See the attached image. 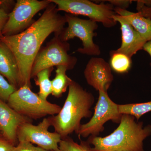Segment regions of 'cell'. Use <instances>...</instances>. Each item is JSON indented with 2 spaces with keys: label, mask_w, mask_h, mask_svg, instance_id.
Wrapping results in <instances>:
<instances>
[{
  "label": "cell",
  "mask_w": 151,
  "mask_h": 151,
  "mask_svg": "<svg viewBox=\"0 0 151 151\" xmlns=\"http://www.w3.org/2000/svg\"><path fill=\"white\" fill-rule=\"evenodd\" d=\"M58 12L56 5L51 3L41 16L22 32L0 36V40L12 50L17 62L19 88L25 85L31 87L32 67L41 45L51 33H60L64 29L65 17Z\"/></svg>",
  "instance_id": "cell-1"
},
{
  "label": "cell",
  "mask_w": 151,
  "mask_h": 151,
  "mask_svg": "<svg viewBox=\"0 0 151 151\" xmlns=\"http://www.w3.org/2000/svg\"><path fill=\"white\" fill-rule=\"evenodd\" d=\"M94 100L92 93L73 81L68 87L67 98L59 113L49 117L55 132L59 134L62 139L73 132L76 134L81 125V120L92 115L91 108Z\"/></svg>",
  "instance_id": "cell-2"
},
{
  "label": "cell",
  "mask_w": 151,
  "mask_h": 151,
  "mask_svg": "<svg viewBox=\"0 0 151 151\" xmlns=\"http://www.w3.org/2000/svg\"><path fill=\"white\" fill-rule=\"evenodd\" d=\"M119 127L108 136L92 137V151H144L143 142L151 135V125L144 127L134 116L122 114Z\"/></svg>",
  "instance_id": "cell-3"
},
{
  "label": "cell",
  "mask_w": 151,
  "mask_h": 151,
  "mask_svg": "<svg viewBox=\"0 0 151 151\" xmlns=\"http://www.w3.org/2000/svg\"><path fill=\"white\" fill-rule=\"evenodd\" d=\"M7 103L17 113L32 120L55 116L62 108L42 99L26 85L17 89L11 95Z\"/></svg>",
  "instance_id": "cell-4"
},
{
  "label": "cell",
  "mask_w": 151,
  "mask_h": 151,
  "mask_svg": "<svg viewBox=\"0 0 151 151\" xmlns=\"http://www.w3.org/2000/svg\"><path fill=\"white\" fill-rule=\"evenodd\" d=\"M58 34L54 33V37L40 50L32 64L31 78L35 77L40 71L53 66L63 65L68 70L75 67L77 58L68 54L70 44L61 40Z\"/></svg>",
  "instance_id": "cell-5"
},
{
  "label": "cell",
  "mask_w": 151,
  "mask_h": 151,
  "mask_svg": "<svg viewBox=\"0 0 151 151\" xmlns=\"http://www.w3.org/2000/svg\"><path fill=\"white\" fill-rule=\"evenodd\" d=\"M56 5L57 10L73 15H80L100 22L105 27L111 28L117 24L113 19L116 14L114 6L110 3L96 4L88 0H49Z\"/></svg>",
  "instance_id": "cell-6"
},
{
  "label": "cell",
  "mask_w": 151,
  "mask_h": 151,
  "mask_svg": "<svg viewBox=\"0 0 151 151\" xmlns=\"http://www.w3.org/2000/svg\"><path fill=\"white\" fill-rule=\"evenodd\" d=\"M64 16L68 27L58 34L60 39L63 41L67 42L74 38H78L83 45L77 49L78 52L88 55H100V47L93 41V38L97 35L95 31L98 27L97 22L89 19H81L70 14H65Z\"/></svg>",
  "instance_id": "cell-7"
},
{
  "label": "cell",
  "mask_w": 151,
  "mask_h": 151,
  "mask_svg": "<svg viewBox=\"0 0 151 151\" xmlns=\"http://www.w3.org/2000/svg\"><path fill=\"white\" fill-rule=\"evenodd\" d=\"M49 0H17L1 32L2 36L15 35L22 32L35 22L34 17L46 9Z\"/></svg>",
  "instance_id": "cell-8"
},
{
  "label": "cell",
  "mask_w": 151,
  "mask_h": 151,
  "mask_svg": "<svg viewBox=\"0 0 151 151\" xmlns=\"http://www.w3.org/2000/svg\"><path fill=\"white\" fill-rule=\"evenodd\" d=\"M98 101L94 115L89 122L81 124L76 134L83 137H96L104 129V125L108 121L120 123L122 114L119 113V105L113 102L108 92L99 91Z\"/></svg>",
  "instance_id": "cell-9"
},
{
  "label": "cell",
  "mask_w": 151,
  "mask_h": 151,
  "mask_svg": "<svg viewBox=\"0 0 151 151\" xmlns=\"http://www.w3.org/2000/svg\"><path fill=\"white\" fill-rule=\"evenodd\" d=\"M51 126L50 117L43 119L37 125L26 123L19 127L17 132L19 142H28L47 150L60 151L59 144L61 137L56 132H50Z\"/></svg>",
  "instance_id": "cell-10"
},
{
  "label": "cell",
  "mask_w": 151,
  "mask_h": 151,
  "mask_svg": "<svg viewBox=\"0 0 151 151\" xmlns=\"http://www.w3.org/2000/svg\"><path fill=\"white\" fill-rule=\"evenodd\" d=\"M110 64L103 58L92 57L84 70L87 84L98 91L108 92L114 77Z\"/></svg>",
  "instance_id": "cell-11"
},
{
  "label": "cell",
  "mask_w": 151,
  "mask_h": 151,
  "mask_svg": "<svg viewBox=\"0 0 151 151\" xmlns=\"http://www.w3.org/2000/svg\"><path fill=\"white\" fill-rule=\"evenodd\" d=\"M32 122V120L17 113L7 103L0 100V132L4 140L15 147L19 143L17 132L19 127Z\"/></svg>",
  "instance_id": "cell-12"
},
{
  "label": "cell",
  "mask_w": 151,
  "mask_h": 151,
  "mask_svg": "<svg viewBox=\"0 0 151 151\" xmlns=\"http://www.w3.org/2000/svg\"><path fill=\"white\" fill-rule=\"evenodd\" d=\"M113 19L120 23L122 35L121 46L115 51L124 53L132 58L138 51L143 49L147 41L123 17L116 14Z\"/></svg>",
  "instance_id": "cell-13"
},
{
  "label": "cell",
  "mask_w": 151,
  "mask_h": 151,
  "mask_svg": "<svg viewBox=\"0 0 151 151\" xmlns=\"http://www.w3.org/2000/svg\"><path fill=\"white\" fill-rule=\"evenodd\" d=\"M0 74L17 89L19 87L18 65L15 57L7 45L0 40Z\"/></svg>",
  "instance_id": "cell-14"
},
{
  "label": "cell",
  "mask_w": 151,
  "mask_h": 151,
  "mask_svg": "<svg viewBox=\"0 0 151 151\" xmlns=\"http://www.w3.org/2000/svg\"><path fill=\"white\" fill-rule=\"evenodd\" d=\"M117 14L123 17L146 41L151 40V19L139 12H133L127 9L114 8Z\"/></svg>",
  "instance_id": "cell-15"
},
{
  "label": "cell",
  "mask_w": 151,
  "mask_h": 151,
  "mask_svg": "<svg viewBox=\"0 0 151 151\" xmlns=\"http://www.w3.org/2000/svg\"><path fill=\"white\" fill-rule=\"evenodd\" d=\"M67 70V67L63 65L56 66L55 77L51 81L52 94L55 97H61L73 81L66 74Z\"/></svg>",
  "instance_id": "cell-16"
},
{
  "label": "cell",
  "mask_w": 151,
  "mask_h": 151,
  "mask_svg": "<svg viewBox=\"0 0 151 151\" xmlns=\"http://www.w3.org/2000/svg\"><path fill=\"white\" fill-rule=\"evenodd\" d=\"M53 69L52 67L44 69L40 71L35 76V84L39 86L38 95L44 100H47L49 95L52 93L51 81L49 78Z\"/></svg>",
  "instance_id": "cell-17"
},
{
  "label": "cell",
  "mask_w": 151,
  "mask_h": 151,
  "mask_svg": "<svg viewBox=\"0 0 151 151\" xmlns=\"http://www.w3.org/2000/svg\"><path fill=\"white\" fill-rule=\"evenodd\" d=\"M110 55V66L116 73H127L130 70L132 65V58L115 50L111 51Z\"/></svg>",
  "instance_id": "cell-18"
},
{
  "label": "cell",
  "mask_w": 151,
  "mask_h": 151,
  "mask_svg": "<svg viewBox=\"0 0 151 151\" xmlns=\"http://www.w3.org/2000/svg\"><path fill=\"white\" fill-rule=\"evenodd\" d=\"M119 113L134 116L138 120L144 114L151 111V101L146 103L119 105Z\"/></svg>",
  "instance_id": "cell-19"
},
{
  "label": "cell",
  "mask_w": 151,
  "mask_h": 151,
  "mask_svg": "<svg viewBox=\"0 0 151 151\" xmlns=\"http://www.w3.org/2000/svg\"><path fill=\"white\" fill-rule=\"evenodd\" d=\"M59 148L60 151H92L87 143L83 142L78 144L68 137L61 139Z\"/></svg>",
  "instance_id": "cell-20"
},
{
  "label": "cell",
  "mask_w": 151,
  "mask_h": 151,
  "mask_svg": "<svg viewBox=\"0 0 151 151\" xmlns=\"http://www.w3.org/2000/svg\"><path fill=\"white\" fill-rule=\"evenodd\" d=\"M17 89L4 77L0 74V100L7 102L11 95Z\"/></svg>",
  "instance_id": "cell-21"
},
{
  "label": "cell",
  "mask_w": 151,
  "mask_h": 151,
  "mask_svg": "<svg viewBox=\"0 0 151 151\" xmlns=\"http://www.w3.org/2000/svg\"><path fill=\"white\" fill-rule=\"evenodd\" d=\"M12 151H52L47 150L34 145L33 144L28 142H19L18 144Z\"/></svg>",
  "instance_id": "cell-22"
},
{
  "label": "cell",
  "mask_w": 151,
  "mask_h": 151,
  "mask_svg": "<svg viewBox=\"0 0 151 151\" xmlns=\"http://www.w3.org/2000/svg\"><path fill=\"white\" fill-rule=\"evenodd\" d=\"M108 1L114 6V7L119 8L123 9H127V8L129 7L130 4L132 3V1L111 0V1Z\"/></svg>",
  "instance_id": "cell-23"
},
{
  "label": "cell",
  "mask_w": 151,
  "mask_h": 151,
  "mask_svg": "<svg viewBox=\"0 0 151 151\" xmlns=\"http://www.w3.org/2000/svg\"><path fill=\"white\" fill-rule=\"evenodd\" d=\"M8 18V14L4 10L0 8V33Z\"/></svg>",
  "instance_id": "cell-24"
},
{
  "label": "cell",
  "mask_w": 151,
  "mask_h": 151,
  "mask_svg": "<svg viewBox=\"0 0 151 151\" xmlns=\"http://www.w3.org/2000/svg\"><path fill=\"white\" fill-rule=\"evenodd\" d=\"M14 147L6 141L0 139V151H12Z\"/></svg>",
  "instance_id": "cell-25"
},
{
  "label": "cell",
  "mask_w": 151,
  "mask_h": 151,
  "mask_svg": "<svg viewBox=\"0 0 151 151\" xmlns=\"http://www.w3.org/2000/svg\"><path fill=\"white\" fill-rule=\"evenodd\" d=\"M143 49L149 53L151 58V40L147 42L143 46ZM151 66V62L150 63Z\"/></svg>",
  "instance_id": "cell-26"
},
{
  "label": "cell",
  "mask_w": 151,
  "mask_h": 151,
  "mask_svg": "<svg viewBox=\"0 0 151 151\" xmlns=\"http://www.w3.org/2000/svg\"><path fill=\"white\" fill-rule=\"evenodd\" d=\"M1 35V33H0V36Z\"/></svg>",
  "instance_id": "cell-27"
}]
</instances>
